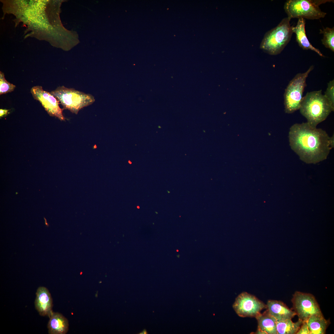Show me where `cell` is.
Returning a JSON list of instances; mask_svg holds the SVG:
<instances>
[{
  "label": "cell",
  "mask_w": 334,
  "mask_h": 334,
  "mask_svg": "<svg viewBox=\"0 0 334 334\" xmlns=\"http://www.w3.org/2000/svg\"><path fill=\"white\" fill-rule=\"evenodd\" d=\"M288 137L292 150L307 164H316L326 159L332 149L330 137L326 131L313 127L307 122L293 125Z\"/></svg>",
  "instance_id": "cell-1"
},
{
  "label": "cell",
  "mask_w": 334,
  "mask_h": 334,
  "mask_svg": "<svg viewBox=\"0 0 334 334\" xmlns=\"http://www.w3.org/2000/svg\"><path fill=\"white\" fill-rule=\"evenodd\" d=\"M299 109L306 119L307 122L315 128L334 111V108L322 94L321 90L307 92L303 97Z\"/></svg>",
  "instance_id": "cell-2"
},
{
  "label": "cell",
  "mask_w": 334,
  "mask_h": 334,
  "mask_svg": "<svg viewBox=\"0 0 334 334\" xmlns=\"http://www.w3.org/2000/svg\"><path fill=\"white\" fill-rule=\"evenodd\" d=\"M290 20L288 17L283 19L276 27L267 32L261 42L260 49L270 55L280 54L290 40L293 33Z\"/></svg>",
  "instance_id": "cell-3"
},
{
  "label": "cell",
  "mask_w": 334,
  "mask_h": 334,
  "mask_svg": "<svg viewBox=\"0 0 334 334\" xmlns=\"http://www.w3.org/2000/svg\"><path fill=\"white\" fill-rule=\"evenodd\" d=\"M331 0H288L284 6L285 11L290 19L297 18L310 19L323 18L327 13L322 11L319 6Z\"/></svg>",
  "instance_id": "cell-4"
},
{
  "label": "cell",
  "mask_w": 334,
  "mask_h": 334,
  "mask_svg": "<svg viewBox=\"0 0 334 334\" xmlns=\"http://www.w3.org/2000/svg\"><path fill=\"white\" fill-rule=\"evenodd\" d=\"M50 93L60 102L63 109H67L77 114L83 108L89 106L95 101L94 97L72 88L63 86L58 87Z\"/></svg>",
  "instance_id": "cell-5"
},
{
  "label": "cell",
  "mask_w": 334,
  "mask_h": 334,
  "mask_svg": "<svg viewBox=\"0 0 334 334\" xmlns=\"http://www.w3.org/2000/svg\"><path fill=\"white\" fill-rule=\"evenodd\" d=\"M314 68L312 65L306 72L297 74L289 83L284 94L285 113H292L299 109L306 86V78Z\"/></svg>",
  "instance_id": "cell-6"
},
{
  "label": "cell",
  "mask_w": 334,
  "mask_h": 334,
  "mask_svg": "<svg viewBox=\"0 0 334 334\" xmlns=\"http://www.w3.org/2000/svg\"><path fill=\"white\" fill-rule=\"evenodd\" d=\"M291 301L293 311L298 319L303 322L307 321L312 315L322 314L315 297L311 294L296 291Z\"/></svg>",
  "instance_id": "cell-7"
},
{
  "label": "cell",
  "mask_w": 334,
  "mask_h": 334,
  "mask_svg": "<svg viewBox=\"0 0 334 334\" xmlns=\"http://www.w3.org/2000/svg\"><path fill=\"white\" fill-rule=\"evenodd\" d=\"M233 308L241 317L255 318L267 305L254 295L246 292L240 294L236 298Z\"/></svg>",
  "instance_id": "cell-8"
},
{
  "label": "cell",
  "mask_w": 334,
  "mask_h": 334,
  "mask_svg": "<svg viewBox=\"0 0 334 334\" xmlns=\"http://www.w3.org/2000/svg\"><path fill=\"white\" fill-rule=\"evenodd\" d=\"M31 92L33 98L39 101L50 116L55 117L61 121H64L62 114L63 109L59 106V101L50 93L44 90L41 86L33 87Z\"/></svg>",
  "instance_id": "cell-9"
},
{
  "label": "cell",
  "mask_w": 334,
  "mask_h": 334,
  "mask_svg": "<svg viewBox=\"0 0 334 334\" xmlns=\"http://www.w3.org/2000/svg\"><path fill=\"white\" fill-rule=\"evenodd\" d=\"M34 302L35 306L41 316L49 317L52 313L53 300L48 289L44 286H40L37 289Z\"/></svg>",
  "instance_id": "cell-10"
},
{
  "label": "cell",
  "mask_w": 334,
  "mask_h": 334,
  "mask_svg": "<svg viewBox=\"0 0 334 334\" xmlns=\"http://www.w3.org/2000/svg\"><path fill=\"white\" fill-rule=\"evenodd\" d=\"M267 309L276 320L292 319L296 315L295 312L289 309L281 301L269 300L267 304Z\"/></svg>",
  "instance_id": "cell-11"
},
{
  "label": "cell",
  "mask_w": 334,
  "mask_h": 334,
  "mask_svg": "<svg viewBox=\"0 0 334 334\" xmlns=\"http://www.w3.org/2000/svg\"><path fill=\"white\" fill-rule=\"evenodd\" d=\"M305 19H298L296 26H292L293 33L295 34L296 40L299 46L304 50H311L316 53L321 57L324 56L318 49L314 47L309 41L307 37L305 30Z\"/></svg>",
  "instance_id": "cell-12"
},
{
  "label": "cell",
  "mask_w": 334,
  "mask_h": 334,
  "mask_svg": "<svg viewBox=\"0 0 334 334\" xmlns=\"http://www.w3.org/2000/svg\"><path fill=\"white\" fill-rule=\"evenodd\" d=\"M47 325L49 334H66L69 329L67 319L61 314L53 312Z\"/></svg>",
  "instance_id": "cell-13"
},
{
  "label": "cell",
  "mask_w": 334,
  "mask_h": 334,
  "mask_svg": "<svg viewBox=\"0 0 334 334\" xmlns=\"http://www.w3.org/2000/svg\"><path fill=\"white\" fill-rule=\"evenodd\" d=\"M255 318L258 321V327L267 334H277L276 320L267 310L262 314L260 313Z\"/></svg>",
  "instance_id": "cell-14"
},
{
  "label": "cell",
  "mask_w": 334,
  "mask_h": 334,
  "mask_svg": "<svg viewBox=\"0 0 334 334\" xmlns=\"http://www.w3.org/2000/svg\"><path fill=\"white\" fill-rule=\"evenodd\" d=\"M307 321L310 334H325L329 322L322 314L312 315Z\"/></svg>",
  "instance_id": "cell-15"
},
{
  "label": "cell",
  "mask_w": 334,
  "mask_h": 334,
  "mask_svg": "<svg viewBox=\"0 0 334 334\" xmlns=\"http://www.w3.org/2000/svg\"><path fill=\"white\" fill-rule=\"evenodd\" d=\"M302 323L299 319L296 322H293L291 319L276 320L277 334H296Z\"/></svg>",
  "instance_id": "cell-16"
},
{
  "label": "cell",
  "mask_w": 334,
  "mask_h": 334,
  "mask_svg": "<svg viewBox=\"0 0 334 334\" xmlns=\"http://www.w3.org/2000/svg\"><path fill=\"white\" fill-rule=\"evenodd\" d=\"M320 33L323 34V38L321 40L322 44L326 48L332 51H334V28H332L326 27L323 29H320Z\"/></svg>",
  "instance_id": "cell-17"
},
{
  "label": "cell",
  "mask_w": 334,
  "mask_h": 334,
  "mask_svg": "<svg viewBox=\"0 0 334 334\" xmlns=\"http://www.w3.org/2000/svg\"><path fill=\"white\" fill-rule=\"evenodd\" d=\"M16 86L8 82L3 73L0 72V94H6L13 91Z\"/></svg>",
  "instance_id": "cell-18"
},
{
  "label": "cell",
  "mask_w": 334,
  "mask_h": 334,
  "mask_svg": "<svg viewBox=\"0 0 334 334\" xmlns=\"http://www.w3.org/2000/svg\"><path fill=\"white\" fill-rule=\"evenodd\" d=\"M334 80L330 81L328 84L327 88L324 95L334 108Z\"/></svg>",
  "instance_id": "cell-19"
},
{
  "label": "cell",
  "mask_w": 334,
  "mask_h": 334,
  "mask_svg": "<svg viewBox=\"0 0 334 334\" xmlns=\"http://www.w3.org/2000/svg\"><path fill=\"white\" fill-rule=\"evenodd\" d=\"M296 334H310L307 321L303 322Z\"/></svg>",
  "instance_id": "cell-20"
},
{
  "label": "cell",
  "mask_w": 334,
  "mask_h": 334,
  "mask_svg": "<svg viewBox=\"0 0 334 334\" xmlns=\"http://www.w3.org/2000/svg\"><path fill=\"white\" fill-rule=\"evenodd\" d=\"M9 110L6 109H0V117L2 118L4 116L6 115L8 113Z\"/></svg>",
  "instance_id": "cell-21"
},
{
  "label": "cell",
  "mask_w": 334,
  "mask_h": 334,
  "mask_svg": "<svg viewBox=\"0 0 334 334\" xmlns=\"http://www.w3.org/2000/svg\"><path fill=\"white\" fill-rule=\"evenodd\" d=\"M330 146L331 149L334 147V134L331 137H330L329 139Z\"/></svg>",
  "instance_id": "cell-22"
},
{
  "label": "cell",
  "mask_w": 334,
  "mask_h": 334,
  "mask_svg": "<svg viewBox=\"0 0 334 334\" xmlns=\"http://www.w3.org/2000/svg\"><path fill=\"white\" fill-rule=\"evenodd\" d=\"M255 334H267L266 332L260 329L258 327V329L257 331L255 333Z\"/></svg>",
  "instance_id": "cell-23"
},
{
  "label": "cell",
  "mask_w": 334,
  "mask_h": 334,
  "mask_svg": "<svg viewBox=\"0 0 334 334\" xmlns=\"http://www.w3.org/2000/svg\"><path fill=\"white\" fill-rule=\"evenodd\" d=\"M139 334H148V333L146 329H143L142 331L138 333Z\"/></svg>",
  "instance_id": "cell-24"
},
{
  "label": "cell",
  "mask_w": 334,
  "mask_h": 334,
  "mask_svg": "<svg viewBox=\"0 0 334 334\" xmlns=\"http://www.w3.org/2000/svg\"><path fill=\"white\" fill-rule=\"evenodd\" d=\"M44 219L45 220V225L47 227H49V224L47 222L46 219L45 217H44Z\"/></svg>",
  "instance_id": "cell-25"
},
{
  "label": "cell",
  "mask_w": 334,
  "mask_h": 334,
  "mask_svg": "<svg viewBox=\"0 0 334 334\" xmlns=\"http://www.w3.org/2000/svg\"><path fill=\"white\" fill-rule=\"evenodd\" d=\"M137 208H139V206H138L137 207Z\"/></svg>",
  "instance_id": "cell-26"
}]
</instances>
